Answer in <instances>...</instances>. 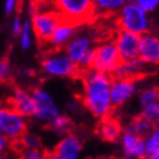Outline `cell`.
<instances>
[{
  "label": "cell",
  "mask_w": 159,
  "mask_h": 159,
  "mask_svg": "<svg viewBox=\"0 0 159 159\" xmlns=\"http://www.w3.org/2000/svg\"><path fill=\"white\" fill-rule=\"evenodd\" d=\"M61 17L58 11L39 9V11L32 17L31 24L38 39L43 42H48V40L50 39L55 29L58 26Z\"/></svg>",
  "instance_id": "obj_8"
},
{
  "label": "cell",
  "mask_w": 159,
  "mask_h": 159,
  "mask_svg": "<svg viewBox=\"0 0 159 159\" xmlns=\"http://www.w3.org/2000/svg\"><path fill=\"white\" fill-rule=\"evenodd\" d=\"M91 159H101V158H91Z\"/></svg>",
  "instance_id": "obj_37"
},
{
  "label": "cell",
  "mask_w": 159,
  "mask_h": 159,
  "mask_svg": "<svg viewBox=\"0 0 159 159\" xmlns=\"http://www.w3.org/2000/svg\"><path fill=\"white\" fill-rule=\"evenodd\" d=\"M22 26H23V22L20 20V18L15 17L11 23V32L14 35H20V31H22Z\"/></svg>",
  "instance_id": "obj_30"
},
{
  "label": "cell",
  "mask_w": 159,
  "mask_h": 159,
  "mask_svg": "<svg viewBox=\"0 0 159 159\" xmlns=\"http://www.w3.org/2000/svg\"><path fill=\"white\" fill-rule=\"evenodd\" d=\"M147 155L149 156L151 153L156 152L159 150V127H155L148 135L144 138Z\"/></svg>",
  "instance_id": "obj_24"
},
{
  "label": "cell",
  "mask_w": 159,
  "mask_h": 159,
  "mask_svg": "<svg viewBox=\"0 0 159 159\" xmlns=\"http://www.w3.org/2000/svg\"><path fill=\"white\" fill-rule=\"evenodd\" d=\"M46 159H60V158L57 156L55 152H50V153H47L46 155Z\"/></svg>",
  "instance_id": "obj_34"
},
{
  "label": "cell",
  "mask_w": 159,
  "mask_h": 159,
  "mask_svg": "<svg viewBox=\"0 0 159 159\" xmlns=\"http://www.w3.org/2000/svg\"><path fill=\"white\" fill-rule=\"evenodd\" d=\"M3 8H5V11H6L7 15H11L13 13H15V10L17 8V1H15V0H7V1H5Z\"/></svg>",
  "instance_id": "obj_31"
},
{
  "label": "cell",
  "mask_w": 159,
  "mask_h": 159,
  "mask_svg": "<svg viewBox=\"0 0 159 159\" xmlns=\"http://www.w3.org/2000/svg\"><path fill=\"white\" fill-rule=\"evenodd\" d=\"M56 6L61 20L74 25L89 20L94 10V5L90 0H60Z\"/></svg>",
  "instance_id": "obj_7"
},
{
  "label": "cell",
  "mask_w": 159,
  "mask_h": 159,
  "mask_svg": "<svg viewBox=\"0 0 159 159\" xmlns=\"http://www.w3.org/2000/svg\"><path fill=\"white\" fill-rule=\"evenodd\" d=\"M159 101V90L153 86H148L140 91L139 93V105L144 107L149 103Z\"/></svg>",
  "instance_id": "obj_23"
},
{
  "label": "cell",
  "mask_w": 159,
  "mask_h": 159,
  "mask_svg": "<svg viewBox=\"0 0 159 159\" xmlns=\"http://www.w3.org/2000/svg\"><path fill=\"white\" fill-rule=\"evenodd\" d=\"M32 42H33V29L31 20H26L23 22L22 31L20 33V46L22 47V49L27 50L31 48Z\"/></svg>",
  "instance_id": "obj_21"
},
{
  "label": "cell",
  "mask_w": 159,
  "mask_h": 159,
  "mask_svg": "<svg viewBox=\"0 0 159 159\" xmlns=\"http://www.w3.org/2000/svg\"><path fill=\"white\" fill-rule=\"evenodd\" d=\"M147 159H159V150L158 151H156V152L149 155V156L147 157Z\"/></svg>",
  "instance_id": "obj_35"
},
{
  "label": "cell",
  "mask_w": 159,
  "mask_h": 159,
  "mask_svg": "<svg viewBox=\"0 0 159 159\" xmlns=\"http://www.w3.org/2000/svg\"><path fill=\"white\" fill-rule=\"evenodd\" d=\"M42 72L51 77H72L77 74L76 64L67 57L64 51L50 53L41 63Z\"/></svg>",
  "instance_id": "obj_4"
},
{
  "label": "cell",
  "mask_w": 159,
  "mask_h": 159,
  "mask_svg": "<svg viewBox=\"0 0 159 159\" xmlns=\"http://www.w3.org/2000/svg\"><path fill=\"white\" fill-rule=\"evenodd\" d=\"M38 11H39V6H38V3L30 2L29 5H27V13H29V15L31 16V18H32Z\"/></svg>",
  "instance_id": "obj_32"
},
{
  "label": "cell",
  "mask_w": 159,
  "mask_h": 159,
  "mask_svg": "<svg viewBox=\"0 0 159 159\" xmlns=\"http://www.w3.org/2000/svg\"><path fill=\"white\" fill-rule=\"evenodd\" d=\"M135 2L147 14L152 13L153 10H156L157 7L159 6V0H136Z\"/></svg>",
  "instance_id": "obj_28"
},
{
  "label": "cell",
  "mask_w": 159,
  "mask_h": 159,
  "mask_svg": "<svg viewBox=\"0 0 159 159\" xmlns=\"http://www.w3.org/2000/svg\"><path fill=\"white\" fill-rule=\"evenodd\" d=\"M0 134H1V132H0Z\"/></svg>",
  "instance_id": "obj_38"
},
{
  "label": "cell",
  "mask_w": 159,
  "mask_h": 159,
  "mask_svg": "<svg viewBox=\"0 0 159 159\" xmlns=\"http://www.w3.org/2000/svg\"><path fill=\"white\" fill-rule=\"evenodd\" d=\"M155 125H157V127H159V118L156 120V123H155Z\"/></svg>",
  "instance_id": "obj_36"
},
{
  "label": "cell",
  "mask_w": 159,
  "mask_h": 159,
  "mask_svg": "<svg viewBox=\"0 0 159 159\" xmlns=\"http://www.w3.org/2000/svg\"><path fill=\"white\" fill-rule=\"evenodd\" d=\"M94 8L102 13H114L119 11L125 5L124 0H97L93 2Z\"/></svg>",
  "instance_id": "obj_20"
},
{
  "label": "cell",
  "mask_w": 159,
  "mask_h": 159,
  "mask_svg": "<svg viewBox=\"0 0 159 159\" xmlns=\"http://www.w3.org/2000/svg\"><path fill=\"white\" fill-rule=\"evenodd\" d=\"M135 80H113L110 85V102L113 107H120L136 93Z\"/></svg>",
  "instance_id": "obj_10"
},
{
  "label": "cell",
  "mask_w": 159,
  "mask_h": 159,
  "mask_svg": "<svg viewBox=\"0 0 159 159\" xmlns=\"http://www.w3.org/2000/svg\"><path fill=\"white\" fill-rule=\"evenodd\" d=\"M32 98L34 102L33 117L40 123L50 124L52 119L60 115L59 107L56 100L47 90L38 88L32 92Z\"/></svg>",
  "instance_id": "obj_5"
},
{
  "label": "cell",
  "mask_w": 159,
  "mask_h": 159,
  "mask_svg": "<svg viewBox=\"0 0 159 159\" xmlns=\"http://www.w3.org/2000/svg\"><path fill=\"white\" fill-rule=\"evenodd\" d=\"M11 75V67L8 60H1L0 61V83L6 82Z\"/></svg>",
  "instance_id": "obj_29"
},
{
  "label": "cell",
  "mask_w": 159,
  "mask_h": 159,
  "mask_svg": "<svg viewBox=\"0 0 159 159\" xmlns=\"http://www.w3.org/2000/svg\"><path fill=\"white\" fill-rule=\"evenodd\" d=\"M147 65L140 58L120 61L110 76L113 80H134L142 75Z\"/></svg>",
  "instance_id": "obj_16"
},
{
  "label": "cell",
  "mask_w": 159,
  "mask_h": 159,
  "mask_svg": "<svg viewBox=\"0 0 159 159\" xmlns=\"http://www.w3.org/2000/svg\"><path fill=\"white\" fill-rule=\"evenodd\" d=\"M51 129L58 134H65L67 135L72 127V120L67 115H58L52 122L50 123Z\"/></svg>",
  "instance_id": "obj_22"
},
{
  "label": "cell",
  "mask_w": 159,
  "mask_h": 159,
  "mask_svg": "<svg viewBox=\"0 0 159 159\" xmlns=\"http://www.w3.org/2000/svg\"><path fill=\"white\" fill-rule=\"evenodd\" d=\"M7 148V139L2 134H0V159H1V155Z\"/></svg>",
  "instance_id": "obj_33"
},
{
  "label": "cell",
  "mask_w": 159,
  "mask_h": 159,
  "mask_svg": "<svg viewBox=\"0 0 159 159\" xmlns=\"http://www.w3.org/2000/svg\"><path fill=\"white\" fill-rule=\"evenodd\" d=\"M122 152L125 159H146L148 157L144 138L124 132L120 136Z\"/></svg>",
  "instance_id": "obj_11"
},
{
  "label": "cell",
  "mask_w": 159,
  "mask_h": 159,
  "mask_svg": "<svg viewBox=\"0 0 159 159\" xmlns=\"http://www.w3.org/2000/svg\"><path fill=\"white\" fill-rule=\"evenodd\" d=\"M139 58L146 65L159 64V37L148 32L140 35Z\"/></svg>",
  "instance_id": "obj_12"
},
{
  "label": "cell",
  "mask_w": 159,
  "mask_h": 159,
  "mask_svg": "<svg viewBox=\"0 0 159 159\" xmlns=\"http://www.w3.org/2000/svg\"><path fill=\"white\" fill-rule=\"evenodd\" d=\"M20 140H22V143L24 146V149H38L41 144L40 138L33 133H25L20 138Z\"/></svg>",
  "instance_id": "obj_26"
},
{
  "label": "cell",
  "mask_w": 159,
  "mask_h": 159,
  "mask_svg": "<svg viewBox=\"0 0 159 159\" xmlns=\"http://www.w3.org/2000/svg\"><path fill=\"white\" fill-rule=\"evenodd\" d=\"M114 42L118 51L120 61H127L139 58L140 35L127 31L119 30Z\"/></svg>",
  "instance_id": "obj_9"
},
{
  "label": "cell",
  "mask_w": 159,
  "mask_h": 159,
  "mask_svg": "<svg viewBox=\"0 0 159 159\" xmlns=\"http://www.w3.org/2000/svg\"><path fill=\"white\" fill-rule=\"evenodd\" d=\"M53 152L60 159H81L82 141L79 136L68 133L59 140Z\"/></svg>",
  "instance_id": "obj_13"
},
{
  "label": "cell",
  "mask_w": 159,
  "mask_h": 159,
  "mask_svg": "<svg viewBox=\"0 0 159 159\" xmlns=\"http://www.w3.org/2000/svg\"><path fill=\"white\" fill-rule=\"evenodd\" d=\"M141 117L148 119L155 124L157 119L159 118V101L149 103L143 107L141 110Z\"/></svg>",
  "instance_id": "obj_25"
},
{
  "label": "cell",
  "mask_w": 159,
  "mask_h": 159,
  "mask_svg": "<svg viewBox=\"0 0 159 159\" xmlns=\"http://www.w3.org/2000/svg\"><path fill=\"white\" fill-rule=\"evenodd\" d=\"M75 30H76V27L74 24L61 20L47 43L51 48H55V49L66 47L67 43L75 37Z\"/></svg>",
  "instance_id": "obj_17"
},
{
  "label": "cell",
  "mask_w": 159,
  "mask_h": 159,
  "mask_svg": "<svg viewBox=\"0 0 159 159\" xmlns=\"http://www.w3.org/2000/svg\"><path fill=\"white\" fill-rule=\"evenodd\" d=\"M118 25L120 30L142 35L149 32V15L143 11L135 1L125 2L118 14Z\"/></svg>",
  "instance_id": "obj_2"
},
{
  "label": "cell",
  "mask_w": 159,
  "mask_h": 159,
  "mask_svg": "<svg viewBox=\"0 0 159 159\" xmlns=\"http://www.w3.org/2000/svg\"><path fill=\"white\" fill-rule=\"evenodd\" d=\"M155 129V124L152 122H150L148 119L143 118V117H136L129 122L126 126L125 132L133 134V135H138L141 138H144L149 134L152 129Z\"/></svg>",
  "instance_id": "obj_19"
},
{
  "label": "cell",
  "mask_w": 159,
  "mask_h": 159,
  "mask_svg": "<svg viewBox=\"0 0 159 159\" xmlns=\"http://www.w3.org/2000/svg\"><path fill=\"white\" fill-rule=\"evenodd\" d=\"M10 102H11V108L16 110L23 117L26 118V117L33 116L34 102L32 93H30L29 91L20 89V88H16L13 91Z\"/></svg>",
  "instance_id": "obj_15"
},
{
  "label": "cell",
  "mask_w": 159,
  "mask_h": 159,
  "mask_svg": "<svg viewBox=\"0 0 159 159\" xmlns=\"http://www.w3.org/2000/svg\"><path fill=\"white\" fill-rule=\"evenodd\" d=\"M92 48H94L92 38L90 37L89 34L82 33L75 35L70 42L67 43L64 52L66 53L67 57L76 64L77 66V63L82 59V57Z\"/></svg>",
  "instance_id": "obj_14"
},
{
  "label": "cell",
  "mask_w": 159,
  "mask_h": 159,
  "mask_svg": "<svg viewBox=\"0 0 159 159\" xmlns=\"http://www.w3.org/2000/svg\"><path fill=\"white\" fill-rule=\"evenodd\" d=\"M119 63L120 58L114 41H103L94 47V58L91 70L111 75Z\"/></svg>",
  "instance_id": "obj_3"
},
{
  "label": "cell",
  "mask_w": 159,
  "mask_h": 159,
  "mask_svg": "<svg viewBox=\"0 0 159 159\" xmlns=\"http://www.w3.org/2000/svg\"><path fill=\"white\" fill-rule=\"evenodd\" d=\"M98 134L102 140L107 142H116L120 139L123 132L122 126L114 118H103L98 125Z\"/></svg>",
  "instance_id": "obj_18"
},
{
  "label": "cell",
  "mask_w": 159,
  "mask_h": 159,
  "mask_svg": "<svg viewBox=\"0 0 159 159\" xmlns=\"http://www.w3.org/2000/svg\"><path fill=\"white\" fill-rule=\"evenodd\" d=\"M26 118L11 107L0 106V132L7 140H17L26 133Z\"/></svg>",
  "instance_id": "obj_6"
},
{
  "label": "cell",
  "mask_w": 159,
  "mask_h": 159,
  "mask_svg": "<svg viewBox=\"0 0 159 159\" xmlns=\"http://www.w3.org/2000/svg\"><path fill=\"white\" fill-rule=\"evenodd\" d=\"M111 82L110 75L93 70H86L82 79L83 105L97 118H107L113 109L110 102Z\"/></svg>",
  "instance_id": "obj_1"
},
{
  "label": "cell",
  "mask_w": 159,
  "mask_h": 159,
  "mask_svg": "<svg viewBox=\"0 0 159 159\" xmlns=\"http://www.w3.org/2000/svg\"><path fill=\"white\" fill-rule=\"evenodd\" d=\"M47 153L41 150L40 148L38 149H23L20 152V159H46Z\"/></svg>",
  "instance_id": "obj_27"
}]
</instances>
